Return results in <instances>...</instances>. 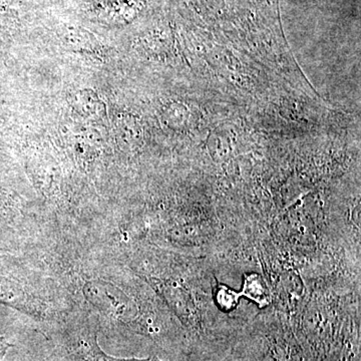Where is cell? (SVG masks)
<instances>
[{
	"label": "cell",
	"instance_id": "1",
	"mask_svg": "<svg viewBox=\"0 0 361 361\" xmlns=\"http://www.w3.org/2000/svg\"><path fill=\"white\" fill-rule=\"evenodd\" d=\"M0 302L16 306L18 310L28 312V314L37 316L35 310L40 314V311L32 305L27 294L21 290L18 285L4 278H0Z\"/></svg>",
	"mask_w": 361,
	"mask_h": 361
},
{
	"label": "cell",
	"instance_id": "2",
	"mask_svg": "<svg viewBox=\"0 0 361 361\" xmlns=\"http://www.w3.org/2000/svg\"><path fill=\"white\" fill-rule=\"evenodd\" d=\"M78 361H161L156 357H149L147 360H122V358L111 357L106 355L97 345V334L90 336L87 341H80L77 350Z\"/></svg>",
	"mask_w": 361,
	"mask_h": 361
},
{
	"label": "cell",
	"instance_id": "3",
	"mask_svg": "<svg viewBox=\"0 0 361 361\" xmlns=\"http://www.w3.org/2000/svg\"><path fill=\"white\" fill-rule=\"evenodd\" d=\"M102 103L97 99L96 94H92V92L85 94V92H82L80 97H78L77 103H75V109L82 113V115L87 116H99V108Z\"/></svg>",
	"mask_w": 361,
	"mask_h": 361
},
{
	"label": "cell",
	"instance_id": "4",
	"mask_svg": "<svg viewBox=\"0 0 361 361\" xmlns=\"http://www.w3.org/2000/svg\"><path fill=\"white\" fill-rule=\"evenodd\" d=\"M9 344L7 343L6 339L0 337V361H4V356H6V353L7 349L9 348Z\"/></svg>",
	"mask_w": 361,
	"mask_h": 361
}]
</instances>
